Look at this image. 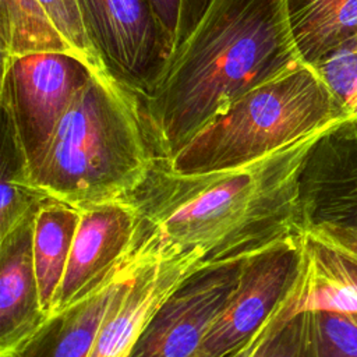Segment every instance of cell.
<instances>
[{"mask_svg": "<svg viewBox=\"0 0 357 357\" xmlns=\"http://www.w3.org/2000/svg\"><path fill=\"white\" fill-rule=\"evenodd\" d=\"M201 266L198 251H159L149 257L114 300L89 357H128L162 303Z\"/></svg>", "mask_w": 357, "mask_h": 357, "instance_id": "cell-11", "label": "cell"}, {"mask_svg": "<svg viewBox=\"0 0 357 357\" xmlns=\"http://www.w3.org/2000/svg\"><path fill=\"white\" fill-rule=\"evenodd\" d=\"M305 311L357 315V262L303 233V268L291 314Z\"/></svg>", "mask_w": 357, "mask_h": 357, "instance_id": "cell-14", "label": "cell"}, {"mask_svg": "<svg viewBox=\"0 0 357 357\" xmlns=\"http://www.w3.org/2000/svg\"><path fill=\"white\" fill-rule=\"evenodd\" d=\"M324 131L218 172L180 173L167 160L155 159L127 198L139 216L137 240H148L165 252L198 251L202 265H219L303 234L300 174Z\"/></svg>", "mask_w": 357, "mask_h": 357, "instance_id": "cell-1", "label": "cell"}, {"mask_svg": "<svg viewBox=\"0 0 357 357\" xmlns=\"http://www.w3.org/2000/svg\"><path fill=\"white\" fill-rule=\"evenodd\" d=\"M79 216V208L50 197L45 198L35 212L32 236L33 266L40 305L47 317L54 310Z\"/></svg>", "mask_w": 357, "mask_h": 357, "instance_id": "cell-15", "label": "cell"}, {"mask_svg": "<svg viewBox=\"0 0 357 357\" xmlns=\"http://www.w3.org/2000/svg\"><path fill=\"white\" fill-rule=\"evenodd\" d=\"M155 159L137 98L92 75L57 123L32 183L50 198L84 208L127 199Z\"/></svg>", "mask_w": 357, "mask_h": 357, "instance_id": "cell-3", "label": "cell"}, {"mask_svg": "<svg viewBox=\"0 0 357 357\" xmlns=\"http://www.w3.org/2000/svg\"><path fill=\"white\" fill-rule=\"evenodd\" d=\"M349 119L357 120V36L312 66Z\"/></svg>", "mask_w": 357, "mask_h": 357, "instance_id": "cell-22", "label": "cell"}, {"mask_svg": "<svg viewBox=\"0 0 357 357\" xmlns=\"http://www.w3.org/2000/svg\"><path fill=\"white\" fill-rule=\"evenodd\" d=\"M52 24L66 39L77 57L89 68L93 77L113 79L106 71L88 36L79 0H39ZM114 81V79H113Z\"/></svg>", "mask_w": 357, "mask_h": 357, "instance_id": "cell-21", "label": "cell"}, {"mask_svg": "<svg viewBox=\"0 0 357 357\" xmlns=\"http://www.w3.org/2000/svg\"><path fill=\"white\" fill-rule=\"evenodd\" d=\"M245 259L204 265L149 319L128 357H195L231 297Z\"/></svg>", "mask_w": 357, "mask_h": 357, "instance_id": "cell-9", "label": "cell"}, {"mask_svg": "<svg viewBox=\"0 0 357 357\" xmlns=\"http://www.w3.org/2000/svg\"><path fill=\"white\" fill-rule=\"evenodd\" d=\"M346 119L317 70L301 64L238 98L167 163L188 174L233 169Z\"/></svg>", "mask_w": 357, "mask_h": 357, "instance_id": "cell-4", "label": "cell"}, {"mask_svg": "<svg viewBox=\"0 0 357 357\" xmlns=\"http://www.w3.org/2000/svg\"><path fill=\"white\" fill-rule=\"evenodd\" d=\"M35 212L0 237V357L29 339L49 318L40 305L33 266Z\"/></svg>", "mask_w": 357, "mask_h": 357, "instance_id": "cell-13", "label": "cell"}, {"mask_svg": "<svg viewBox=\"0 0 357 357\" xmlns=\"http://www.w3.org/2000/svg\"><path fill=\"white\" fill-rule=\"evenodd\" d=\"M303 357H357V315L305 311Z\"/></svg>", "mask_w": 357, "mask_h": 357, "instance_id": "cell-19", "label": "cell"}, {"mask_svg": "<svg viewBox=\"0 0 357 357\" xmlns=\"http://www.w3.org/2000/svg\"><path fill=\"white\" fill-rule=\"evenodd\" d=\"M81 216L53 314L109 282L135 252L139 216L128 199L79 208Z\"/></svg>", "mask_w": 357, "mask_h": 357, "instance_id": "cell-10", "label": "cell"}, {"mask_svg": "<svg viewBox=\"0 0 357 357\" xmlns=\"http://www.w3.org/2000/svg\"><path fill=\"white\" fill-rule=\"evenodd\" d=\"M286 8L298 56L311 67L357 36V0H286Z\"/></svg>", "mask_w": 357, "mask_h": 357, "instance_id": "cell-16", "label": "cell"}, {"mask_svg": "<svg viewBox=\"0 0 357 357\" xmlns=\"http://www.w3.org/2000/svg\"><path fill=\"white\" fill-rule=\"evenodd\" d=\"M47 198L31 178V170L11 124L1 117L0 237L10 233Z\"/></svg>", "mask_w": 357, "mask_h": 357, "instance_id": "cell-18", "label": "cell"}, {"mask_svg": "<svg viewBox=\"0 0 357 357\" xmlns=\"http://www.w3.org/2000/svg\"><path fill=\"white\" fill-rule=\"evenodd\" d=\"M212 0H148L159 26L166 68L195 29ZM166 71V70H165Z\"/></svg>", "mask_w": 357, "mask_h": 357, "instance_id": "cell-20", "label": "cell"}, {"mask_svg": "<svg viewBox=\"0 0 357 357\" xmlns=\"http://www.w3.org/2000/svg\"><path fill=\"white\" fill-rule=\"evenodd\" d=\"M291 300L276 318L252 357H303L304 314L291 315Z\"/></svg>", "mask_w": 357, "mask_h": 357, "instance_id": "cell-23", "label": "cell"}, {"mask_svg": "<svg viewBox=\"0 0 357 357\" xmlns=\"http://www.w3.org/2000/svg\"><path fill=\"white\" fill-rule=\"evenodd\" d=\"M291 298V297H290ZM289 303H290V300H289ZM289 303L284 305V308L266 325V328L262 331V332H259L251 342H248V343H245V344H243V346H240V347H237V349H234V350H231L230 353H227V354H225L223 357H252V354H254V351H255V349L258 347V344L261 343V340L265 337V335L268 333V331L271 329V326L273 325V322L276 321V318L286 310V307L289 305Z\"/></svg>", "mask_w": 357, "mask_h": 357, "instance_id": "cell-24", "label": "cell"}, {"mask_svg": "<svg viewBox=\"0 0 357 357\" xmlns=\"http://www.w3.org/2000/svg\"><path fill=\"white\" fill-rule=\"evenodd\" d=\"M298 205L303 233L357 262V120L331 126L312 144Z\"/></svg>", "mask_w": 357, "mask_h": 357, "instance_id": "cell-5", "label": "cell"}, {"mask_svg": "<svg viewBox=\"0 0 357 357\" xmlns=\"http://www.w3.org/2000/svg\"><path fill=\"white\" fill-rule=\"evenodd\" d=\"M0 47L1 60L42 52L75 54L39 0H0Z\"/></svg>", "mask_w": 357, "mask_h": 357, "instance_id": "cell-17", "label": "cell"}, {"mask_svg": "<svg viewBox=\"0 0 357 357\" xmlns=\"http://www.w3.org/2000/svg\"><path fill=\"white\" fill-rule=\"evenodd\" d=\"M91 43L109 75L138 99L166 70V54L148 0H79Z\"/></svg>", "mask_w": 357, "mask_h": 357, "instance_id": "cell-8", "label": "cell"}, {"mask_svg": "<svg viewBox=\"0 0 357 357\" xmlns=\"http://www.w3.org/2000/svg\"><path fill=\"white\" fill-rule=\"evenodd\" d=\"M91 77L71 53L42 52L1 60V117L17 134L31 178L57 123Z\"/></svg>", "mask_w": 357, "mask_h": 357, "instance_id": "cell-6", "label": "cell"}, {"mask_svg": "<svg viewBox=\"0 0 357 357\" xmlns=\"http://www.w3.org/2000/svg\"><path fill=\"white\" fill-rule=\"evenodd\" d=\"M301 64L286 0H212L159 82L138 99L155 158L172 160L238 98Z\"/></svg>", "mask_w": 357, "mask_h": 357, "instance_id": "cell-2", "label": "cell"}, {"mask_svg": "<svg viewBox=\"0 0 357 357\" xmlns=\"http://www.w3.org/2000/svg\"><path fill=\"white\" fill-rule=\"evenodd\" d=\"M160 250L135 244V252L105 284L78 303L52 314L43 325L4 357H89L98 331L114 300L139 266Z\"/></svg>", "mask_w": 357, "mask_h": 357, "instance_id": "cell-12", "label": "cell"}, {"mask_svg": "<svg viewBox=\"0 0 357 357\" xmlns=\"http://www.w3.org/2000/svg\"><path fill=\"white\" fill-rule=\"evenodd\" d=\"M303 268V234L245 258L238 283L195 357H223L251 342L289 303Z\"/></svg>", "mask_w": 357, "mask_h": 357, "instance_id": "cell-7", "label": "cell"}]
</instances>
